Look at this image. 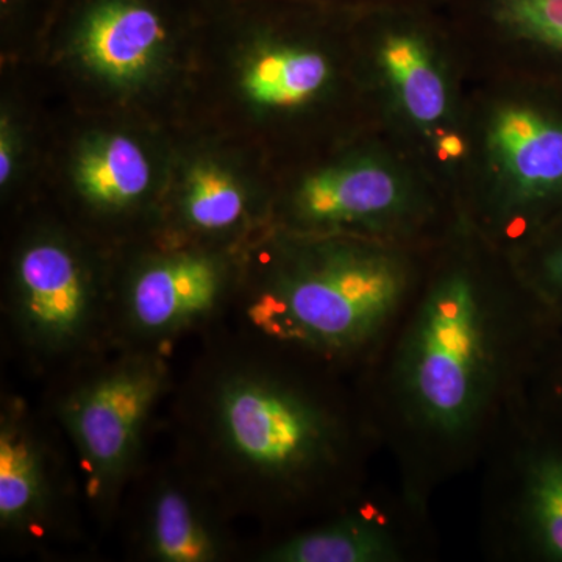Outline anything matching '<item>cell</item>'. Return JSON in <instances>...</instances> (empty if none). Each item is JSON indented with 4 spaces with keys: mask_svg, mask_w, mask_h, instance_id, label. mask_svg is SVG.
<instances>
[{
    "mask_svg": "<svg viewBox=\"0 0 562 562\" xmlns=\"http://www.w3.org/2000/svg\"><path fill=\"white\" fill-rule=\"evenodd\" d=\"M179 409L184 460L233 513L306 494L341 461L335 413L246 341L206 358Z\"/></svg>",
    "mask_w": 562,
    "mask_h": 562,
    "instance_id": "obj_1",
    "label": "cell"
},
{
    "mask_svg": "<svg viewBox=\"0 0 562 562\" xmlns=\"http://www.w3.org/2000/svg\"><path fill=\"white\" fill-rule=\"evenodd\" d=\"M408 273L391 251L330 243L280 269L244 305L261 344L344 360L366 349L405 297Z\"/></svg>",
    "mask_w": 562,
    "mask_h": 562,
    "instance_id": "obj_2",
    "label": "cell"
},
{
    "mask_svg": "<svg viewBox=\"0 0 562 562\" xmlns=\"http://www.w3.org/2000/svg\"><path fill=\"white\" fill-rule=\"evenodd\" d=\"M497 325L468 272L436 281L406 330L398 384L409 412L428 430L458 438L483 416L495 382Z\"/></svg>",
    "mask_w": 562,
    "mask_h": 562,
    "instance_id": "obj_3",
    "label": "cell"
},
{
    "mask_svg": "<svg viewBox=\"0 0 562 562\" xmlns=\"http://www.w3.org/2000/svg\"><path fill=\"white\" fill-rule=\"evenodd\" d=\"M113 349L111 358L103 351L76 366V379L55 403L85 497L106 519L139 471L147 428L172 386L166 351Z\"/></svg>",
    "mask_w": 562,
    "mask_h": 562,
    "instance_id": "obj_4",
    "label": "cell"
},
{
    "mask_svg": "<svg viewBox=\"0 0 562 562\" xmlns=\"http://www.w3.org/2000/svg\"><path fill=\"white\" fill-rule=\"evenodd\" d=\"M7 324L33 364L76 368L111 349V303L102 302L69 244L40 238L14 262Z\"/></svg>",
    "mask_w": 562,
    "mask_h": 562,
    "instance_id": "obj_5",
    "label": "cell"
},
{
    "mask_svg": "<svg viewBox=\"0 0 562 562\" xmlns=\"http://www.w3.org/2000/svg\"><path fill=\"white\" fill-rule=\"evenodd\" d=\"M224 265L203 251L144 262L111 306V347L161 350L210 321L224 305Z\"/></svg>",
    "mask_w": 562,
    "mask_h": 562,
    "instance_id": "obj_6",
    "label": "cell"
},
{
    "mask_svg": "<svg viewBox=\"0 0 562 562\" xmlns=\"http://www.w3.org/2000/svg\"><path fill=\"white\" fill-rule=\"evenodd\" d=\"M231 506L190 461L147 480L136 506L133 543L157 562H221L235 554Z\"/></svg>",
    "mask_w": 562,
    "mask_h": 562,
    "instance_id": "obj_7",
    "label": "cell"
},
{
    "mask_svg": "<svg viewBox=\"0 0 562 562\" xmlns=\"http://www.w3.org/2000/svg\"><path fill=\"white\" fill-rule=\"evenodd\" d=\"M58 453L31 409L10 398L0 417V530L44 543L60 531L68 492Z\"/></svg>",
    "mask_w": 562,
    "mask_h": 562,
    "instance_id": "obj_8",
    "label": "cell"
},
{
    "mask_svg": "<svg viewBox=\"0 0 562 562\" xmlns=\"http://www.w3.org/2000/svg\"><path fill=\"white\" fill-rule=\"evenodd\" d=\"M168 36V16L157 0H85L72 25L81 61L114 85L143 80Z\"/></svg>",
    "mask_w": 562,
    "mask_h": 562,
    "instance_id": "obj_9",
    "label": "cell"
},
{
    "mask_svg": "<svg viewBox=\"0 0 562 562\" xmlns=\"http://www.w3.org/2000/svg\"><path fill=\"white\" fill-rule=\"evenodd\" d=\"M487 144L498 171L524 205L562 203V111L532 103L498 110Z\"/></svg>",
    "mask_w": 562,
    "mask_h": 562,
    "instance_id": "obj_10",
    "label": "cell"
},
{
    "mask_svg": "<svg viewBox=\"0 0 562 562\" xmlns=\"http://www.w3.org/2000/svg\"><path fill=\"white\" fill-rule=\"evenodd\" d=\"M406 203V190L390 166L373 160L347 162L313 173L295 195L306 224L322 227L384 224Z\"/></svg>",
    "mask_w": 562,
    "mask_h": 562,
    "instance_id": "obj_11",
    "label": "cell"
},
{
    "mask_svg": "<svg viewBox=\"0 0 562 562\" xmlns=\"http://www.w3.org/2000/svg\"><path fill=\"white\" fill-rule=\"evenodd\" d=\"M77 190L99 210L117 211L135 205L151 183L149 158L128 136L102 135L88 140L74 165Z\"/></svg>",
    "mask_w": 562,
    "mask_h": 562,
    "instance_id": "obj_12",
    "label": "cell"
},
{
    "mask_svg": "<svg viewBox=\"0 0 562 562\" xmlns=\"http://www.w3.org/2000/svg\"><path fill=\"white\" fill-rule=\"evenodd\" d=\"M397 543L382 524L349 514L336 522L299 532L260 553L265 562H390Z\"/></svg>",
    "mask_w": 562,
    "mask_h": 562,
    "instance_id": "obj_13",
    "label": "cell"
},
{
    "mask_svg": "<svg viewBox=\"0 0 562 562\" xmlns=\"http://www.w3.org/2000/svg\"><path fill=\"white\" fill-rule=\"evenodd\" d=\"M428 50L414 27H391L380 44V61L398 101L422 125L441 121L449 105L446 81Z\"/></svg>",
    "mask_w": 562,
    "mask_h": 562,
    "instance_id": "obj_14",
    "label": "cell"
},
{
    "mask_svg": "<svg viewBox=\"0 0 562 562\" xmlns=\"http://www.w3.org/2000/svg\"><path fill=\"white\" fill-rule=\"evenodd\" d=\"M330 77L327 58L305 47H271L251 58L243 91L255 105L284 109L308 102Z\"/></svg>",
    "mask_w": 562,
    "mask_h": 562,
    "instance_id": "obj_15",
    "label": "cell"
},
{
    "mask_svg": "<svg viewBox=\"0 0 562 562\" xmlns=\"http://www.w3.org/2000/svg\"><path fill=\"white\" fill-rule=\"evenodd\" d=\"M247 213L246 192L224 169L199 162L191 169L181 199V216L195 232H232Z\"/></svg>",
    "mask_w": 562,
    "mask_h": 562,
    "instance_id": "obj_16",
    "label": "cell"
},
{
    "mask_svg": "<svg viewBox=\"0 0 562 562\" xmlns=\"http://www.w3.org/2000/svg\"><path fill=\"white\" fill-rule=\"evenodd\" d=\"M525 514L541 552L562 561V457L546 453L528 465Z\"/></svg>",
    "mask_w": 562,
    "mask_h": 562,
    "instance_id": "obj_17",
    "label": "cell"
},
{
    "mask_svg": "<svg viewBox=\"0 0 562 562\" xmlns=\"http://www.w3.org/2000/svg\"><path fill=\"white\" fill-rule=\"evenodd\" d=\"M501 31L562 61V0H473Z\"/></svg>",
    "mask_w": 562,
    "mask_h": 562,
    "instance_id": "obj_18",
    "label": "cell"
},
{
    "mask_svg": "<svg viewBox=\"0 0 562 562\" xmlns=\"http://www.w3.org/2000/svg\"><path fill=\"white\" fill-rule=\"evenodd\" d=\"M542 277L553 291L562 294V241L543 255Z\"/></svg>",
    "mask_w": 562,
    "mask_h": 562,
    "instance_id": "obj_19",
    "label": "cell"
},
{
    "mask_svg": "<svg viewBox=\"0 0 562 562\" xmlns=\"http://www.w3.org/2000/svg\"><path fill=\"white\" fill-rule=\"evenodd\" d=\"M0 183H9L11 172H13V143L9 127H5V122L2 124V138H0Z\"/></svg>",
    "mask_w": 562,
    "mask_h": 562,
    "instance_id": "obj_20",
    "label": "cell"
},
{
    "mask_svg": "<svg viewBox=\"0 0 562 562\" xmlns=\"http://www.w3.org/2000/svg\"><path fill=\"white\" fill-rule=\"evenodd\" d=\"M442 154L450 155V157H457L461 154L460 139L449 136V138L442 139Z\"/></svg>",
    "mask_w": 562,
    "mask_h": 562,
    "instance_id": "obj_21",
    "label": "cell"
},
{
    "mask_svg": "<svg viewBox=\"0 0 562 562\" xmlns=\"http://www.w3.org/2000/svg\"><path fill=\"white\" fill-rule=\"evenodd\" d=\"M383 2H386V0H383Z\"/></svg>",
    "mask_w": 562,
    "mask_h": 562,
    "instance_id": "obj_22",
    "label": "cell"
}]
</instances>
